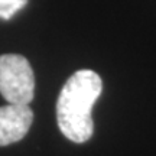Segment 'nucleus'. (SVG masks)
<instances>
[{
  "label": "nucleus",
  "instance_id": "1",
  "mask_svg": "<svg viewBox=\"0 0 156 156\" xmlns=\"http://www.w3.org/2000/svg\"><path fill=\"white\" fill-rule=\"evenodd\" d=\"M103 91L100 75L91 69H80L64 84L56 101V122L61 133L75 143L93 136V106Z\"/></svg>",
  "mask_w": 156,
  "mask_h": 156
},
{
  "label": "nucleus",
  "instance_id": "2",
  "mask_svg": "<svg viewBox=\"0 0 156 156\" xmlns=\"http://www.w3.org/2000/svg\"><path fill=\"white\" fill-rule=\"evenodd\" d=\"M0 94L9 104L29 106L35 95V75L29 61L17 54L0 55Z\"/></svg>",
  "mask_w": 156,
  "mask_h": 156
},
{
  "label": "nucleus",
  "instance_id": "4",
  "mask_svg": "<svg viewBox=\"0 0 156 156\" xmlns=\"http://www.w3.org/2000/svg\"><path fill=\"white\" fill-rule=\"evenodd\" d=\"M28 0H0V19L9 20L15 13L25 7Z\"/></svg>",
  "mask_w": 156,
  "mask_h": 156
},
{
  "label": "nucleus",
  "instance_id": "3",
  "mask_svg": "<svg viewBox=\"0 0 156 156\" xmlns=\"http://www.w3.org/2000/svg\"><path fill=\"white\" fill-rule=\"evenodd\" d=\"M34 122V112L29 106L7 104L0 107V146L22 140Z\"/></svg>",
  "mask_w": 156,
  "mask_h": 156
}]
</instances>
